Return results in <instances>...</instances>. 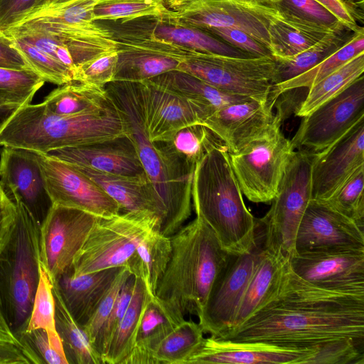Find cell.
I'll list each match as a JSON object with an SVG mask.
<instances>
[{"mask_svg": "<svg viewBox=\"0 0 364 364\" xmlns=\"http://www.w3.org/2000/svg\"><path fill=\"white\" fill-rule=\"evenodd\" d=\"M221 338L299 348L345 341L364 343V292L316 287L297 276L288 262L265 304Z\"/></svg>", "mask_w": 364, "mask_h": 364, "instance_id": "obj_1", "label": "cell"}, {"mask_svg": "<svg viewBox=\"0 0 364 364\" xmlns=\"http://www.w3.org/2000/svg\"><path fill=\"white\" fill-rule=\"evenodd\" d=\"M122 119L163 212L160 232L170 237L191 215L194 168L149 139L140 82L112 81L105 86Z\"/></svg>", "mask_w": 364, "mask_h": 364, "instance_id": "obj_2", "label": "cell"}, {"mask_svg": "<svg viewBox=\"0 0 364 364\" xmlns=\"http://www.w3.org/2000/svg\"><path fill=\"white\" fill-rule=\"evenodd\" d=\"M170 239L171 257L154 297L169 320L178 325L186 315L201 316L212 286L230 254L198 216Z\"/></svg>", "mask_w": 364, "mask_h": 364, "instance_id": "obj_3", "label": "cell"}, {"mask_svg": "<svg viewBox=\"0 0 364 364\" xmlns=\"http://www.w3.org/2000/svg\"><path fill=\"white\" fill-rule=\"evenodd\" d=\"M191 201L228 253H247L257 245V220L245 204L226 146L213 149L196 166Z\"/></svg>", "mask_w": 364, "mask_h": 364, "instance_id": "obj_4", "label": "cell"}, {"mask_svg": "<svg viewBox=\"0 0 364 364\" xmlns=\"http://www.w3.org/2000/svg\"><path fill=\"white\" fill-rule=\"evenodd\" d=\"M124 134L122 119L112 102L102 109L63 116L50 113L43 102L30 103L21 107L1 131L0 146L46 154Z\"/></svg>", "mask_w": 364, "mask_h": 364, "instance_id": "obj_5", "label": "cell"}, {"mask_svg": "<svg viewBox=\"0 0 364 364\" xmlns=\"http://www.w3.org/2000/svg\"><path fill=\"white\" fill-rule=\"evenodd\" d=\"M0 242V311L18 336L26 328L40 278V223L21 203Z\"/></svg>", "mask_w": 364, "mask_h": 364, "instance_id": "obj_6", "label": "cell"}, {"mask_svg": "<svg viewBox=\"0 0 364 364\" xmlns=\"http://www.w3.org/2000/svg\"><path fill=\"white\" fill-rule=\"evenodd\" d=\"M314 154L296 150L290 156L277 193L265 215L264 247L289 259L294 254L299 223L311 199V168Z\"/></svg>", "mask_w": 364, "mask_h": 364, "instance_id": "obj_7", "label": "cell"}, {"mask_svg": "<svg viewBox=\"0 0 364 364\" xmlns=\"http://www.w3.org/2000/svg\"><path fill=\"white\" fill-rule=\"evenodd\" d=\"M164 13L182 24L203 31L215 27L240 29L272 53L269 26L282 9L279 4L248 0H168Z\"/></svg>", "mask_w": 364, "mask_h": 364, "instance_id": "obj_8", "label": "cell"}, {"mask_svg": "<svg viewBox=\"0 0 364 364\" xmlns=\"http://www.w3.org/2000/svg\"><path fill=\"white\" fill-rule=\"evenodd\" d=\"M277 68L272 55L234 57L193 51L180 63L177 70L233 95L266 100Z\"/></svg>", "mask_w": 364, "mask_h": 364, "instance_id": "obj_9", "label": "cell"}, {"mask_svg": "<svg viewBox=\"0 0 364 364\" xmlns=\"http://www.w3.org/2000/svg\"><path fill=\"white\" fill-rule=\"evenodd\" d=\"M2 33L33 45L66 65L73 73L85 62L117 50L111 32L97 21L68 26L25 20Z\"/></svg>", "mask_w": 364, "mask_h": 364, "instance_id": "obj_10", "label": "cell"}, {"mask_svg": "<svg viewBox=\"0 0 364 364\" xmlns=\"http://www.w3.org/2000/svg\"><path fill=\"white\" fill-rule=\"evenodd\" d=\"M279 119L263 136L252 141L230 160L239 186L253 203H269L275 197L288 160L294 151L281 131Z\"/></svg>", "mask_w": 364, "mask_h": 364, "instance_id": "obj_11", "label": "cell"}, {"mask_svg": "<svg viewBox=\"0 0 364 364\" xmlns=\"http://www.w3.org/2000/svg\"><path fill=\"white\" fill-rule=\"evenodd\" d=\"M152 229L159 230L151 221L129 214L98 217L68 271L79 276L126 267L139 242Z\"/></svg>", "mask_w": 364, "mask_h": 364, "instance_id": "obj_12", "label": "cell"}, {"mask_svg": "<svg viewBox=\"0 0 364 364\" xmlns=\"http://www.w3.org/2000/svg\"><path fill=\"white\" fill-rule=\"evenodd\" d=\"M364 119L363 76L336 96L303 117L291 140L294 150L321 152Z\"/></svg>", "mask_w": 364, "mask_h": 364, "instance_id": "obj_13", "label": "cell"}, {"mask_svg": "<svg viewBox=\"0 0 364 364\" xmlns=\"http://www.w3.org/2000/svg\"><path fill=\"white\" fill-rule=\"evenodd\" d=\"M97 22L111 32L116 41H151L198 52L234 57L250 56L210 33L182 24L164 13L157 16Z\"/></svg>", "mask_w": 364, "mask_h": 364, "instance_id": "obj_14", "label": "cell"}, {"mask_svg": "<svg viewBox=\"0 0 364 364\" xmlns=\"http://www.w3.org/2000/svg\"><path fill=\"white\" fill-rule=\"evenodd\" d=\"M263 252L264 247L257 245L247 253L230 255L198 318L204 333L221 338L231 330L245 291Z\"/></svg>", "mask_w": 364, "mask_h": 364, "instance_id": "obj_15", "label": "cell"}, {"mask_svg": "<svg viewBox=\"0 0 364 364\" xmlns=\"http://www.w3.org/2000/svg\"><path fill=\"white\" fill-rule=\"evenodd\" d=\"M98 217L53 204L40 226L41 262L52 281L68 272Z\"/></svg>", "mask_w": 364, "mask_h": 364, "instance_id": "obj_16", "label": "cell"}, {"mask_svg": "<svg viewBox=\"0 0 364 364\" xmlns=\"http://www.w3.org/2000/svg\"><path fill=\"white\" fill-rule=\"evenodd\" d=\"M35 152L53 204L77 208L97 217L120 213L115 200L76 167L46 154Z\"/></svg>", "mask_w": 364, "mask_h": 364, "instance_id": "obj_17", "label": "cell"}, {"mask_svg": "<svg viewBox=\"0 0 364 364\" xmlns=\"http://www.w3.org/2000/svg\"><path fill=\"white\" fill-rule=\"evenodd\" d=\"M294 250V255L364 251L363 228L323 202L311 199L298 228Z\"/></svg>", "mask_w": 364, "mask_h": 364, "instance_id": "obj_18", "label": "cell"}, {"mask_svg": "<svg viewBox=\"0 0 364 364\" xmlns=\"http://www.w3.org/2000/svg\"><path fill=\"white\" fill-rule=\"evenodd\" d=\"M321 348H299L210 336L183 364H315Z\"/></svg>", "mask_w": 364, "mask_h": 364, "instance_id": "obj_19", "label": "cell"}, {"mask_svg": "<svg viewBox=\"0 0 364 364\" xmlns=\"http://www.w3.org/2000/svg\"><path fill=\"white\" fill-rule=\"evenodd\" d=\"M0 185L14 203H22L40 224L53 205L33 151L4 146L0 157Z\"/></svg>", "mask_w": 364, "mask_h": 364, "instance_id": "obj_20", "label": "cell"}, {"mask_svg": "<svg viewBox=\"0 0 364 364\" xmlns=\"http://www.w3.org/2000/svg\"><path fill=\"white\" fill-rule=\"evenodd\" d=\"M274 104L269 97L249 98L215 110L203 124L223 140L228 153L235 154L283 120L280 110L274 113Z\"/></svg>", "mask_w": 364, "mask_h": 364, "instance_id": "obj_21", "label": "cell"}, {"mask_svg": "<svg viewBox=\"0 0 364 364\" xmlns=\"http://www.w3.org/2000/svg\"><path fill=\"white\" fill-rule=\"evenodd\" d=\"M289 262L297 276L316 287L364 292V251L296 254Z\"/></svg>", "mask_w": 364, "mask_h": 364, "instance_id": "obj_22", "label": "cell"}, {"mask_svg": "<svg viewBox=\"0 0 364 364\" xmlns=\"http://www.w3.org/2000/svg\"><path fill=\"white\" fill-rule=\"evenodd\" d=\"M149 139L166 141L179 129L203 124L211 114L193 102L154 82H139Z\"/></svg>", "mask_w": 364, "mask_h": 364, "instance_id": "obj_23", "label": "cell"}, {"mask_svg": "<svg viewBox=\"0 0 364 364\" xmlns=\"http://www.w3.org/2000/svg\"><path fill=\"white\" fill-rule=\"evenodd\" d=\"M364 165V119L325 150L314 154L311 199L326 200L360 166Z\"/></svg>", "mask_w": 364, "mask_h": 364, "instance_id": "obj_24", "label": "cell"}, {"mask_svg": "<svg viewBox=\"0 0 364 364\" xmlns=\"http://www.w3.org/2000/svg\"><path fill=\"white\" fill-rule=\"evenodd\" d=\"M46 154L77 166L117 176H146L132 140L126 134L90 144L54 149Z\"/></svg>", "mask_w": 364, "mask_h": 364, "instance_id": "obj_25", "label": "cell"}, {"mask_svg": "<svg viewBox=\"0 0 364 364\" xmlns=\"http://www.w3.org/2000/svg\"><path fill=\"white\" fill-rule=\"evenodd\" d=\"M74 166L89 176L113 198L118 204L121 213L150 220L160 230L163 212L146 176H117L88 167Z\"/></svg>", "mask_w": 364, "mask_h": 364, "instance_id": "obj_26", "label": "cell"}, {"mask_svg": "<svg viewBox=\"0 0 364 364\" xmlns=\"http://www.w3.org/2000/svg\"><path fill=\"white\" fill-rule=\"evenodd\" d=\"M122 267L79 276L68 271L53 282L75 321L82 327L90 318Z\"/></svg>", "mask_w": 364, "mask_h": 364, "instance_id": "obj_27", "label": "cell"}, {"mask_svg": "<svg viewBox=\"0 0 364 364\" xmlns=\"http://www.w3.org/2000/svg\"><path fill=\"white\" fill-rule=\"evenodd\" d=\"M281 9V14L269 26L272 55L275 59L300 53L342 24L341 22L332 26L321 24Z\"/></svg>", "mask_w": 364, "mask_h": 364, "instance_id": "obj_28", "label": "cell"}, {"mask_svg": "<svg viewBox=\"0 0 364 364\" xmlns=\"http://www.w3.org/2000/svg\"><path fill=\"white\" fill-rule=\"evenodd\" d=\"M289 260L282 255L264 247L263 255L247 286L230 331L240 327L269 299L279 286Z\"/></svg>", "mask_w": 364, "mask_h": 364, "instance_id": "obj_29", "label": "cell"}, {"mask_svg": "<svg viewBox=\"0 0 364 364\" xmlns=\"http://www.w3.org/2000/svg\"><path fill=\"white\" fill-rule=\"evenodd\" d=\"M116 42L118 60L114 81L142 82L177 70L182 61L144 45Z\"/></svg>", "mask_w": 364, "mask_h": 364, "instance_id": "obj_30", "label": "cell"}, {"mask_svg": "<svg viewBox=\"0 0 364 364\" xmlns=\"http://www.w3.org/2000/svg\"><path fill=\"white\" fill-rule=\"evenodd\" d=\"M171 254L170 237L159 229L151 230L141 240L128 260L126 267L140 279L146 291L155 296L157 284L164 273Z\"/></svg>", "mask_w": 364, "mask_h": 364, "instance_id": "obj_31", "label": "cell"}, {"mask_svg": "<svg viewBox=\"0 0 364 364\" xmlns=\"http://www.w3.org/2000/svg\"><path fill=\"white\" fill-rule=\"evenodd\" d=\"M149 80L195 102L211 114L220 108L251 98L225 92L177 70L163 73Z\"/></svg>", "mask_w": 364, "mask_h": 364, "instance_id": "obj_32", "label": "cell"}, {"mask_svg": "<svg viewBox=\"0 0 364 364\" xmlns=\"http://www.w3.org/2000/svg\"><path fill=\"white\" fill-rule=\"evenodd\" d=\"M43 103L50 113L63 116L102 109L112 101L105 87L73 81L59 85Z\"/></svg>", "mask_w": 364, "mask_h": 364, "instance_id": "obj_33", "label": "cell"}, {"mask_svg": "<svg viewBox=\"0 0 364 364\" xmlns=\"http://www.w3.org/2000/svg\"><path fill=\"white\" fill-rule=\"evenodd\" d=\"M364 53V29L360 27L336 51L302 74L274 85L269 98L276 102L283 92L316 85L354 57Z\"/></svg>", "mask_w": 364, "mask_h": 364, "instance_id": "obj_34", "label": "cell"}, {"mask_svg": "<svg viewBox=\"0 0 364 364\" xmlns=\"http://www.w3.org/2000/svg\"><path fill=\"white\" fill-rule=\"evenodd\" d=\"M151 296L142 281L135 277L132 296L106 353L103 364H122L133 350L146 304Z\"/></svg>", "mask_w": 364, "mask_h": 364, "instance_id": "obj_35", "label": "cell"}, {"mask_svg": "<svg viewBox=\"0 0 364 364\" xmlns=\"http://www.w3.org/2000/svg\"><path fill=\"white\" fill-rule=\"evenodd\" d=\"M55 320L68 364H103L100 355L90 343L82 328L66 308L56 285L53 283Z\"/></svg>", "mask_w": 364, "mask_h": 364, "instance_id": "obj_36", "label": "cell"}, {"mask_svg": "<svg viewBox=\"0 0 364 364\" xmlns=\"http://www.w3.org/2000/svg\"><path fill=\"white\" fill-rule=\"evenodd\" d=\"M353 33L341 24L300 53L287 58L276 59L277 68L273 86L289 80L317 65L339 49Z\"/></svg>", "mask_w": 364, "mask_h": 364, "instance_id": "obj_37", "label": "cell"}, {"mask_svg": "<svg viewBox=\"0 0 364 364\" xmlns=\"http://www.w3.org/2000/svg\"><path fill=\"white\" fill-rule=\"evenodd\" d=\"M203 334L198 323L184 319L152 349L151 364H183L202 345Z\"/></svg>", "mask_w": 364, "mask_h": 364, "instance_id": "obj_38", "label": "cell"}, {"mask_svg": "<svg viewBox=\"0 0 364 364\" xmlns=\"http://www.w3.org/2000/svg\"><path fill=\"white\" fill-rule=\"evenodd\" d=\"M157 142L194 169L211 150L226 146L213 130L202 123L186 126L176 132L170 140Z\"/></svg>", "mask_w": 364, "mask_h": 364, "instance_id": "obj_39", "label": "cell"}, {"mask_svg": "<svg viewBox=\"0 0 364 364\" xmlns=\"http://www.w3.org/2000/svg\"><path fill=\"white\" fill-rule=\"evenodd\" d=\"M176 326L155 297H151L141 318L135 346L122 364H151L152 349Z\"/></svg>", "mask_w": 364, "mask_h": 364, "instance_id": "obj_40", "label": "cell"}, {"mask_svg": "<svg viewBox=\"0 0 364 364\" xmlns=\"http://www.w3.org/2000/svg\"><path fill=\"white\" fill-rule=\"evenodd\" d=\"M363 72L364 53L354 57L318 83L309 87L305 100L296 111V115L301 117L308 115L363 76Z\"/></svg>", "mask_w": 364, "mask_h": 364, "instance_id": "obj_41", "label": "cell"}, {"mask_svg": "<svg viewBox=\"0 0 364 364\" xmlns=\"http://www.w3.org/2000/svg\"><path fill=\"white\" fill-rule=\"evenodd\" d=\"M53 287V283L41 262L40 278L31 313L27 325L21 333L29 332L38 328L46 330L53 346L58 352L65 355L61 339L55 328V299Z\"/></svg>", "mask_w": 364, "mask_h": 364, "instance_id": "obj_42", "label": "cell"}, {"mask_svg": "<svg viewBox=\"0 0 364 364\" xmlns=\"http://www.w3.org/2000/svg\"><path fill=\"white\" fill-rule=\"evenodd\" d=\"M363 188L364 165L357 168L339 188L322 202L364 228Z\"/></svg>", "mask_w": 364, "mask_h": 364, "instance_id": "obj_43", "label": "cell"}, {"mask_svg": "<svg viewBox=\"0 0 364 364\" xmlns=\"http://www.w3.org/2000/svg\"><path fill=\"white\" fill-rule=\"evenodd\" d=\"M168 0H98L93 19L117 21L161 14Z\"/></svg>", "mask_w": 364, "mask_h": 364, "instance_id": "obj_44", "label": "cell"}, {"mask_svg": "<svg viewBox=\"0 0 364 364\" xmlns=\"http://www.w3.org/2000/svg\"><path fill=\"white\" fill-rule=\"evenodd\" d=\"M10 38L13 39L16 47L21 51L32 70L45 82L58 85L73 82V73L66 65L29 43Z\"/></svg>", "mask_w": 364, "mask_h": 364, "instance_id": "obj_45", "label": "cell"}, {"mask_svg": "<svg viewBox=\"0 0 364 364\" xmlns=\"http://www.w3.org/2000/svg\"><path fill=\"white\" fill-rule=\"evenodd\" d=\"M44 82L33 70L0 68V95L22 106L31 103Z\"/></svg>", "mask_w": 364, "mask_h": 364, "instance_id": "obj_46", "label": "cell"}, {"mask_svg": "<svg viewBox=\"0 0 364 364\" xmlns=\"http://www.w3.org/2000/svg\"><path fill=\"white\" fill-rule=\"evenodd\" d=\"M117 60V50L101 54L78 66L73 81L105 87L114 81Z\"/></svg>", "mask_w": 364, "mask_h": 364, "instance_id": "obj_47", "label": "cell"}, {"mask_svg": "<svg viewBox=\"0 0 364 364\" xmlns=\"http://www.w3.org/2000/svg\"><path fill=\"white\" fill-rule=\"evenodd\" d=\"M135 277L132 274L124 282L116 299L114 306L105 321L95 345L101 358L106 353L114 333L126 311L133 294Z\"/></svg>", "mask_w": 364, "mask_h": 364, "instance_id": "obj_48", "label": "cell"}, {"mask_svg": "<svg viewBox=\"0 0 364 364\" xmlns=\"http://www.w3.org/2000/svg\"><path fill=\"white\" fill-rule=\"evenodd\" d=\"M131 275L132 274L126 267H121L113 283L100 301L93 314L88 321L82 326L94 348L99 333L114 306L121 288Z\"/></svg>", "mask_w": 364, "mask_h": 364, "instance_id": "obj_49", "label": "cell"}, {"mask_svg": "<svg viewBox=\"0 0 364 364\" xmlns=\"http://www.w3.org/2000/svg\"><path fill=\"white\" fill-rule=\"evenodd\" d=\"M48 0H0V31H6L46 7Z\"/></svg>", "mask_w": 364, "mask_h": 364, "instance_id": "obj_50", "label": "cell"}, {"mask_svg": "<svg viewBox=\"0 0 364 364\" xmlns=\"http://www.w3.org/2000/svg\"><path fill=\"white\" fill-rule=\"evenodd\" d=\"M204 31L219 37L228 44L250 56L272 55L271 51L265 46L240 29L230 27H215Z\"/></svg>", "mask_w": 364, "mask_h": 364, "instance_id": "obj_51", "label": "cell"}, {"mask_svg": "<svg viewBox=\"0 0 364 364\" xmlns=\"http://www.w3.org/2000/svg\"><path fill=\"white\" fill-rule=\"evenodd\" d=\"M279 5L287 11L315 23L332 26L340 22L315 0H282Z\"/></svg>", "mask_w": 364, "mask_h": 364, "instance_id": "obj_52", "label": "cell"}, {"mask_svg": "<svg viewBox=\"0 0 364 364\" xmlns=\"http://www.w3.org/2000/svg\"><path fill=\"white\" fill-rule=\"evenodd\" d=\"M18 337L34 350L42 363L68 364L65 355L53 346L46 330L38 328L29 332H23L18 335Z\"/></svg>", "mask_w": 364, "mask_h": 364, "instance_id": "obj_53", "label": "cell"}, {"mask_svg": "<svg viewBox=\"0 0 364 364\" xmlns=\"http://www.w3.org/2000/svg\"><path fill=\"white\" fill-rule=\"evenodd\" d=\"M0 68L33 70L21 51L16 47L13 39L1 31Z\"/></svg>", "mask_w": 364, "mask_h": 364, "instance_id": "obj_54", "label": "cell"}, {"mask_svg": "<svg viewBox=\"0 0 364 364\" xmlns=\"http://www.w3.org/2000/svg\"><path fill=\"white\" fill-rule=\"evenodd\" d=\"M315 1L330 11L343 26L352 32L358 31L361 27L357 24V21H363V16L358 14L341 0Z\"/></svg>", "mask_w": 364, "mask_h": 364, "instance_id": "obj_55", "label": "cell"}, {"mask_svg": "<svg viewBox=\"0 0 364 364\" xmlns=\"http://www.w3.org/2000/svg\"><path fill=\"white\" fill-rule=\"evenodd\" d=\"M19 345L15 336L0 323V364H14L18 358Z\"/></svg>", "mask_w": 364, "mask_h": 364, "instance_id": "obj_56", "label": "cell"}, {"mask_svg": "<svg viewBox=\"0 0 364 364\" xmlns=\"http://www.w3.org/2000/svg\"><path fill=\"white\" fill-rule=\"evenodd\" d=\"M16 215V204L6 196L0 185V242L9 230Z\"/></svg>", "mask_w": 364, "mask_h": 364, "instance_id": "obj_57", "label": "cell"}, {"mask_svg": "<svg viewBox=\"0 0 364 364\" xmlns=\"http://www.w3.org/2000/svg\"><path fill=\"white\" fill-rule=\"evenodd\" d=\"M23 106L9 101L0 95V132L15 114V113Z\"/></svg>", "mask_w": 364, "mask_h": 364, "instance_id": "obj_58", "label": "cell"}, {"mask_svg": "<svg viewBox=\"0 0 364 364\" xmlns=\"http://www.w3.org/2000/svg\"><path fill=\"white\" fill-rule=\"evenodd\" d=\"M342 2L353 9L360 16H363V1L364 0H341Z\"/></svg>", "mask_w": 364, "mask_h": 364, "instance_id": "obj_59", "label": "cell"}, {"mask_svg": "<svg viewBox=\"0 0 364 364\" xmlns=\"http://www.w3.org/2000/svg\"><path fill=\"white\" fill-rule=\"evenodd\" d=\"M248 1H258V2H261V3L272 4H278L282 1V0H248Z\"/></svg>", "mask_w": 364, "mask_h": 364, "instance_id": "obj_60", "label": "cell"}, {"mask_svg": "<svg viewBox=\"0 0 364 364\" xmlns=\"http://www.w3.org/2000/svg\"><path fill=\"white\" fill-rule=\"evenodd\" d=\"M69 1V0H48L47 6H51V5H54V4H57L63 3V2H65V1Z\"/></svg>", "mask_w": 364, "mask_h": 364, "instance_id": "obj_61", "label": "cell"}, {"mask_svg": "<svg viewBox=\"0 0 364 364\" xmlns=\"http://www.w3.org/2000/svg\"><path fill=\"white\" fill-rule=\"evenodd\" d=\"M2 318V316H1V311H0V320Z\"/></svg>", "mask_w": 364, "mask_h": 364, "instance_id": "obj_62", "label": "cell"}]
</instances>
